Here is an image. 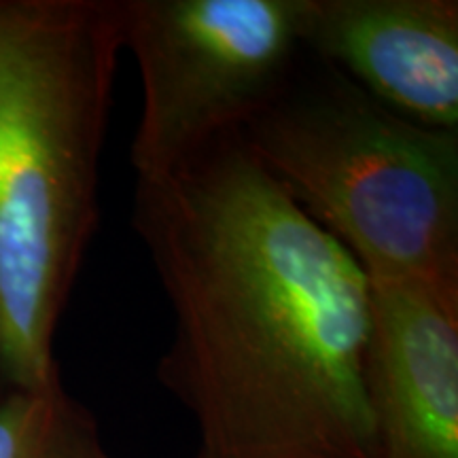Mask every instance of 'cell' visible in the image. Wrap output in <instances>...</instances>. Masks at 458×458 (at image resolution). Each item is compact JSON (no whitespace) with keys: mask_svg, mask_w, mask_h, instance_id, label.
<instances>
[{"mask_svg":"<svg viewBox=\"0 0 458 458\" xmlns=\"http://www.w3.org/2000/svg\"><path fill=\"white\" fill-rule=\"evenodd\" d=\"M131 225L172 308L157 376L196 458H377L368 274L240 131L136 182Z\"/></svg>","mask_w":458,"mask_h":458,"instance_id":"1","label":"cell"},{"mask_svg":"<svg viewBox=\"0 0 458 458\" xmlns=\"http://www.w3.org/2000/svg\"><path fill=\"white\" fill-rule=\"evenodd\" d=\"M122 51V0H0V397L60 377Z\"/></svg>","mask_w":458,"mask_h":458,"instance_id":"2","label":"cell"},{"mask_svg":"<svg viewBox=\"0 0 458 458\" xmlns=\"http://www.w3.org/2000/svg\"><path fill=\"white\" fill-rule=\"evenodd\" d=\"M240 136L369 280L458 286V130L410 122L306 54Z\"/></svg>","mask_w":458,"mask_h":458,"instance_id":"3","label":"cell"},{"mask_svg":"<svg viewBox=\"0 0 458 458\" xmlns=\"http://www.w3.org/2000/svg\"><path fill=\"white\" fill-rule=\"evenodd\" d=\"M122 24L142 85L130 148L139 181L242 130L306 55L303 0H122Z\"/></svg>","mask_w":458,"mask_h":458,"instance_id":"4","label":"cell"},{"mask_svg":"<svg viewBox=\"0 0 458 458\" xmlns=\"http://www.w3.org/2000/svg\"><path fill=\"white\" fill-rule=\"evenodd\" d=\"M363 382L377 458H458V286L369 280Z\"/></svg>","mask_w":458,"mask_h":458,"instance_id":"5","label":"cell"},{"mask_svg":"<svg viewBox=\"0 0 458 458\" xmlns=\"http://www.w3.org/2000/svg\"><path fill=\"white\" fill-rule=\"evenodd\" d=\"M303 51L401 117L458 130L456 0H303Z\"/></svg>","mask_w":458,"mask_h":458,"instance_id":"6","label":"cell"},{"mask_svg":"<svg viewBox=\"0 0 458 458\" xmlns=\"http://www.w3.org/2000/svg\"><path fill=\"white\" fill-rule=\"evenodd\" d=\"M0 458H119L98 420L62 385L0 397Z\"/></svg>","mask_w":458,"mask_h":458,"instance_id":"7","label":"cell"}]
</instances>
